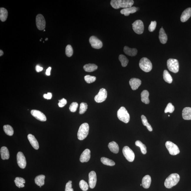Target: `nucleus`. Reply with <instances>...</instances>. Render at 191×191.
<instances>
[{
  "label": "nucleus",
  "mask_w": 191,
  "mask_h": 191,
  "mask_svg": "<svg viewBox=\"0 0 191 191\" xmlns=\"http://www.w3.org/2000/svg\"><path fill=\"white\" fill-rule=\"evenodd\" d=\"M191 16V8H189L184 10L180 17V20L182 22L187 21Z\"/></svg>",
  "instance_id": "obj_19"
},
{
  "label": "nucleus",
  "mask_w": 191,
  "mask_h": 191,
  "mask_svg": "<svg viewBox=\"0 0 191 191\" xmlns=\"http://www.w3.org/2000/svg\"><path fill=\"white\" fill-rule=\"evenodd\" d=\"M83 68L86 72H91L96 70L98 66L95 64L89 63L84 65Z\"/></svg>",
  "instance_id": "obj_27"
},
{
  "label": "nucleus",
  "mask_w": 191,
  "mask_h": 191,
  "mask_svg": "<svg viewBox=\"0 0 191 191\" xmlns=\"http://www.w3.org/2000/svg\"><path fill=\"white\" fill-rule=\"evenodd\" d=\"M180 178V176L177 173H174L170 175L165 180V187L168 189L172 188L178 184Z\"/></svg>",
  "instance_id": "obj_2"
},
{
  "label": "nucleus",
  "mask_w": 191,
  "mask_h": 191,
  "mask_svg": "<svg viewBox=\"0 0 191 191\" xmlns=\"http://www.w3.org/2000/svg\"><path fill=\"white\" fill-rule=\"evenodd\" d=\"M159 39L160 42L163 44L166 43L167 41V36L162 27L159 31Z\"/></svg>",
  "instance_id": "obj_25"
},
{
  "label": "nucleus",
  "mask_w": 191,
  "mask_h": 191,
  "mask_svg": "<svg viewBox=\"0 0 191 191\" xmlns=\"http://www.w3.org/2000/svg\"><path fill=\"white\" fill-rule=\"evenodd\" d=\"M132 25L133 30L136 33L138 34L143 33L144 26L143 22L141 20H136L133 22Z\"/></svg>",
  "instance_id": "obj_9"
},
{
  "label": "nucleus",
  "mask_w": 191,
  "mask_h": 191,
  "mask_svg": "<svg viewBox=\"0 0 191 191\" xmlns=\"http://www.w3.org/2000/svg\"><path fill=\"white\" fill-rule=\"evenodd\" d=\"M31 114L33 117L35 118L38 120L41 121H46V115L41 111L32 110L31 111Z\"/></svg>",
  "instance_id": "obj_15"
},
{
  "label": "nucleus",
  "mask_w": 191,
  "mask_h": 191,
  "mask_svg": "<svg viewBox=\"0 0 191 191\" xmlns=\"http://www.w3.org/2000/svg\"><path fill=\"white\" fill-rule=\"evenodd\" d=\"M73 49L72 46L70 45H67L66 48V54L67 56L71 57L73 54Z\"/></svg>",
  "instance_id": "obj_40"
},
{
  "label": "nucleus",
  "mask_w": 191,
  "mask_h": 191,
  "mask_svg": "<svg viewBox=\"0 0 191 191\" xmlns=\"http://www.w3.org/2000/svg\"><path fill=\"white\" fill-rule=\"evenodd\" d=\"M51 68L49 67L47 69L46 74L47 76H49L50 75V71H51Z\"/></svg>",
  "instance_id": "obj_50"
},
{
  "label": "nucleus",
  "mask_w": 191,
  "mask_h": 191,
  "mask_svg": "<svg viewBox=\"0 0 191 191\" xmlns=\"http://www.w3.org/2000/svg\"><path fill=\"white\" fill-rule=\"evenodd\" d=\"M117 117L120 120L126 124L129 122L130 120V115L126 109L124 107H121L118 111Z\"/></svg>",
  "instance_id": "obj_4"
},
{
  "label": "nucleus",
  "mask_w": 191,
  "mask_h": 191,
  "mask_svg": "<svg viewBox=\"0 0 191 191\" xmlns=\"http://www.w3.org/2000/svg\"><path fill=\"white\" fill-rule=\"evenodd\" d=\"M151 178L149 175H146L142 179V185L145 189H148L150 187L151 183Z\"/></svg>",
  "instance_id": "obj_22"
},
{
  "label": "nucleus",
  "mask_w": 191,
  "mask_h": 191,
  "mask_svg": "<svg viewBox=\"0 0 191 191\" xmlns=\"http://www.w3.org/2000/svg\"><path fill=\"white\" fill-rule=\"evenodd\" d=\"M89 125L87 123H83L80 126L78 132V138L80 140L85 139L88 135L89 132Z\"/></svg>",
  "instance_id": "obj_3"
},
{
  "label": "nucleus",
  "mask_w": 191,
  "mask_h": 191,
  "mask_svg": "<svg viewBox=\"0 0 191 191\" xmlns=\"http://www.w3.org/2000/svg\"><path fill=\"white\" fill-rule=\"evenodd\" d=\"M133 4V0H112L110 1L111 6L115 9L131 7Z\"/></svg>",
  "instance_id": "obj_1"
},
{
  "label": "nucleus",
  "mask_w": 191,
  "mask_h": 191,
  "mask_svg": "<svg viewBox=\"0 0 191 191\" xmlns=\"http://www.w3.org/2000/svg\"><path fill=\"white\" fill-rule=\"evenodd\" d=\"M182 117L185 120H191V108L185 107L182 111Z\"/></svg>",
  "instance_id": "obj_21"
},
{
  "label": "nucleus",
  "mask_w": 191,
  "mask_h": 191,
  "mask_svg": "<svg viewBox=\"0 0 191 191\" xmlns=\"http://www.w3.org/2000/svg\"><path fill=\"white\" fill-rule=\"evenodd\" d=\"M48 38H46V41H48Z\"/></svg>",
  "instance_id": "obj_52"
},
{
  "label": "nucleus",
  "mask_w": 191,
  "mask_h": 191,
  "mask_svg": "<svg viewBox=\"0 0 191 191\" xmlns=\"http://www.w3.org/2000/svg\"><path fill=\"white\" fill-rule=\"evenodd\" d=\"M46 177L44 175H40L36 176L35 179V182L36 185L42 186L44 185V180Z\"/></svg>",
  "instance_id": "obj_30"
},
{
  "label": "nucleus",
  "mask_w": 191,
  "mask_h": 191,
  "mask_svg": "<svg viewBox=\"0 0 191 191\" xmlns=\"http://www.w3.org/2000/svg\"><path fill=\"white\" fill-rule=\"evenodd\" d=\"M167 66L169 70L174 73L178 72L179 65L178 61L175 59L170 58L167 61Z\"/></svg>",
  "instance_id": "obj_6"
},
{
  "label": "nucleus",
  "mask_w": 191,
  "mask_h": 191,
  "mask_svg": "<svg viewBox=\"0 0 191 191\" xmlns=\"http://www.w3.org/2000/svg\"><path fill=\"white\" fill-rule=\"evenodd\" d=\"M91 152L89 149H87L81 154L80 161L81 162H88L90 158Z\"/></svg>",
  "instance_id": "obj_17"
},
{
  "label": "nucleus",
  "mask_w": 191,
  "mask_h": 191,
  "mask_svg": "<svg viewBox=\"0 0 191 191\" xmlns=\"http://www.w3.org/2000/svg\"><path fill=\"white\" fill-rule=\"evenodd\" d=\"M163 78H164V81L169 84H171L172 82V78L167 71L165 70L164 71Z\"/></svg>",
  "instance_id": "obj_32"
},
{
  "label": "nucleus",
  "mask_w": 191,
  "mask_h": 191,
  "mask_svg": "<svg viewBox=\"0 0 191 191\" xmlns=\"http://www.w3.org/2000/svg\"><path fill=\"white\" fill-rule=\"evenodd\" d=\"M67 103V100L63 98L62 99L59 100L58 105L60 107H63L66 105Z\"/></svg>",
  "instance_id": "obj_45"
},
{
  "label": "nucleus",
  "mask_w": 191,
  "mask_h": 191,
  "mask_svg": "<svg viewBox=\"0 0 191 191\" xmlns=\"http://www.w3.org/2000/svg\"><path fill=\"white\" fill-rule=\"evenodd\" d=\"M3 130L7 135L9 136H12L14 134V130L13 128L10 125H5L3 126Z\"/></svg>",
  "instance_id": "obj_31"
},
{
  "label": "nucleus",
  "mask_w": 191,
  "mask_h": 191,
  "mask_svg": "<svg viewBox=\"0 0 191 191\" xmlns=\"http://www.w3.org/2000/svg\"><path fill=\"white\" fill-rule=\"evenodd\" d=\"M168 117H170V115H168Z\"/></svg>",
  "instance_id": "obj_54"
},
{
  "label": "nucleus",
  "mask_w": 191,
  "mask_h": 191,
  "mask_svg": "<svg viewBox=\"0 0 191 191\" xmlns=\"http://www.w3.org/2000/svg\"><path fill=\"white\" fill-rule=\"evenodd\" d=\"M65 191H74L72 188V181L69 180L66 185Z\"/></svg>",
  "instance_id": "obj_44"
},
{
  "label": "nucleus",
  "mask_w": 191,
  "mask_h": 191,
  "mask_svg": "<svg viewBox=\"0 0 191 191\" xmlns=\"http://www.w3.org/2000/svg\"><path fill=\"white\" fill-rule=\"evenodd\" d=\"M15 180H17L19 182H22V183L25 184V180L24 179L21 177H17L15 179Z\"/></svg>",
  "instance_id": "obj_48"
},
{
  "label": "nucleus",
  "mask_w": 191,
  "mask_h": 191,
  "mask_svg": "<svg viewBox=\"0 0 191 191\" xmlns=\"http://www.w3.org/2000/svg\"><path fill=\"white\" fill-rule=\"evenodd\" d=\"M107 93L105 88H102L95 97V100L97 103H102L105 101L107 98Z\"/></svg>",
  "instance_id": "obj_11"
},
{
  "label": "nucleus",
  "mask_w": 191,
  "mask_h": 191,
  "mask_svg": "<svg viewBox=\"0 0 191 191\" xmlns=\"http://www.w3.org/2000/svg\"><path fill=\"white\" fill-rule=\"evenodd\" d=\"M100 160L103 164L107 166H114L115 164L113 161L105 157H102L100 159Z\"/></svg>",
  "instance_id": "obj_34"
},
{
  "label": "nucleus",
  "mask_w": 191,
  "mask_h": 191,
  "mask_svg": "<svg viewBox=\"0 0 191 191\" xmlns=\"http://www.w3.org/2000/svg\"><path fill=\"white\" fill-rule=\"evenodd\" d=\"M8 16V12L6 9L4 8H0V19L2 22L6 20Z\"/></svg>",
  "instance_id": "obj_29"
},
{
  "label": "nucleus",
  "mask_w": 191,
  "mask_h": 191,
  "mask_svg": "<svg viewBox=\"0 0 191 191\" xmlns=\"http://www.w3.org/2000/svg\"><path fill=\"white\" fill-rule=\"evenodd\" d=\"M139 8L133 6L131 7L123 9L120 11L122 14H124L125 16H128L130 14H133L138 11Z\"/></svg>",
  "instance_id": "obj_18"
},
{
  "label": "nucleus",
  "mask_w": 191,
  "mask_h": 191,
  "mask_svg": "<svg viewBox=\"0 0 191 191\" xmlns=\"http://www.w3.org/2000/svg\"><path fill=\"white\" fill-rule=\"evenodd\" d=\"M14 182L16 185L17 187H19V188L23 187H25L24 184L22 183V182L17 181V180H14Z\"/></svg>",
  "instance_id": "obj_46"
},
{
  "label": "nucleus",
  "mask_w": 191,
  "mask_h": 191,
  "mask_svg": "<svg viewBox=\"0 0 191 191\" xmlns=\"http://www.w3.org/2000/svg\"><path fill=\"white\" fill-rule=\"evenodd\" d=\"M36 27L39 30H44L46 27V21L44 17L42 15L39 14L36 16Z\"/></svg>",
  "instance_id": "obj_10"
},
{
  "label": "nucleus",
  "mask_w": 191,
  "mask_h": 191,
  "mask_svg": "<svg viewBox=\"0 0 191 191\" xmlns=\"http://www.w3.org/2000/svg\"><path fill=\"white\" fill-rule=\"evenodd\" d=\"M89 42L92 47L95 49H100L103 46L102 41L94 36H91L90 38Z\"/></svg>",
  "instance_id": "obj_12"
},
{
  "label": "nucleus",
  "mask_w": 191,
  "mask_h": 191,
  "mask_svg": "<svg viewBox=\"0 0 191 191\" xmlns=\"http://www.w3.org/2000/svg\"><path fill=\"white\" fill-rule=\"evenodd\" d=\"M142 123L144 126L147 127V129L149 131H153V128L149 124L148 121L146 117L144 115H142L141 117Z\"/></svg>",
  "instance_id": "obj_35"
},
{
  "label": "nucleus",
  "mask_w": 191,
  "mask_h": 191,
  "mask_svg": "<svg viewBox=\"0 0 191 191\" xmlns=\"http://www.w3.org/2000/svg\"><path fill=\"white\" fill-rule=\"evenodd\" d=\"M41 186H40V187H41Z\"/></svg>",
  "instance_id": "obj_56"
},
{
  "label": "nucleus",
  "mask_w": 191,
  "mask_h": 191,
  "mask_svg": "<svg viewBox=\"0 0 191 191\" xmlns=\"http://www.w3.org/2000/svg\"><path fill=\"white\" fill-rule=\"evenodd\" d=\"M142 81L136 78H133L130 80L129 84L132 90H135L138 89L141 85Z\"/></svg>",
  "instance_id": "obj_16"
},
{
  "label": "nucleus",
  "mask_w": 191,
  "mask_h": 191,
  "mask_svg": "<svg viewBox=\"0 0 191 191\" xmlns=\"http://www.w3.org/2000/svg\"><path fill=\"white\" fill-rule=\"evenodd\" d=\"M17 164L21 168L24 169L26 167V161L23 153L20 152L17 153Z\"/></svg>",
  "instance_id": "obj_13"
},
{
  "label": "nucleus",
  "mask_w": 191,
  "mask_h": 191,
  "mask_svg": "<svg viewBox=\"0 0 191 191\" xmlns=\"http://www.w3.org/2000/svg\"><path fill=\"white\" fill-rule=\"evenodd\" d=\"M28 139L31 145L34 149L38 150L39 148V143L33 135L29 134L27 136Z\"/></svg>",
  "instance_id": "obj_20"
},
{
  "label": "nucleus",
  "mask_w": 191,
  "mask_h": 191,
  "mask_svg": "<svg viewBox=\"0 0 191 191\" xmlns=\"http://www.w3.org/2000/svg\"><path fill=\"white\" fill-rule=\"evenodd\" d=\"M140 68L145 72H150L152 69V65L151 61L146 57H143L139 62Z\"/></svg>",
  "instance_id": "obj_5"
},
{
  "label": "nucleus",
  "mask_w": 191,
  "mask_h": 191,
  "mask_svg": "<svg viewBox=\"0 0 191 191\" xmlns=\"http://www.w3.org/2000/svg\"><path fill=\"white\" fill-rule=\"evenodd\" d=\"M108 147L111 152L115 154H117L119 152V147L118 144L114 141L110 142Z\"/></svg>",
  "instance_id": "obj_24"
},
{
  "label": "nucleus",
  "mask_w": 191,
  "mask_h": 191,
  "mask_svg": "<svg viewBox=\"0 0 191 191\" xmlns=\"http://www.w3.org/2000/svg\"><path fill=\"white\" fill-rule=\"evenodd\" d=\"M135 145L139 147L141 150L142 153L143 154H145L147 153V147L145 145H144L140 140H137L135 142Z\"/></svg>",
  "instance_id": "obj_33"
},
{
  "label": "nucleus",
  "mask_w": 191,
  "mask_h": 191,
  "mask_svg": "<svg viewBox=\"0 0 191 191\" xmlns=\"http://www.w3.org/2000/svg\"><path fill=\"white\" fill-rule=\"evenodd\" d=\"M36 71L37 72H41V71H42L43 70V68L40 66L39 65H37L36 66Z\"/></svg>",
  "instance_id": "obj_49"
},
{
  "label": "nucleus",
  "mask_w": 191,
  "mask_h": 191,
  "mask_svg": "<svg viewBox=\"0 0 191 191\" xmlns=\"http://www.w3.org/2000/svg\"><path fill=\"white\" fill-rule=\"evenodd\" d=\"M46 31V30H44V31Z\"/></svg>",
  "instance_id": "obj_55"
},
{
  "label": "nucleus",
  "mask_w": 191,
  "mask_h": 191,
  "mask_svg": "<svg viewBox=\"0 0 191 191\" xmlns=\"http://www.w3.org/2000/svg\"><path fill=\"white\" fill-rule=\"evenodd\" d=\"M123 153L127 160L133 162L135 158V154L133 151L128 146H125L123 149Z\"/></svg>",
  "instance_id": "obj_8"
},
{
  "label": "nucleus",
  "mask_w": 191,
  "mask_h": 191,
  "mask_svg": "<svg viewBox=\"0 0 191 191\" xmlns=\"http://www.w3.org/2000/svg\"><path fill=\"white\" fill-rule=\"evenodd\" d=\"M79 185L81 190L84 191L88 190L89 187L88 184L83 180H81L80 181Z\"/></svg>",
  "instance_id": "obj_37"
},
{
  "label": "nucleus",
  "mask_w": 191,
  "mask_h": 191,
  "mask_svg": "<svg viewBox=\"0 0 191 191\" xmlns=\"http://www.w3.org/2000/svg\"><path fill=\"white\" fill-rule=\"evenodd\" d=\"M140 185L142 186V184H141V185Z\"/></svg>",
  "instance_id": "obj_53"
},
{
  "label": "nucleus",
  "mask_w": 191,
  "mask_h": 191,
  "mask_svg": "<svg viewBox=\"0 0 191 191\" xmlns=\"http://www.w3.org/2000/svg\"><path fill=\"white\" fill-rule=\"evenodd\" d=\"M78 107V104L77 102H73L72 103H71L70 107H69V110L71 112H76L77 110Z\"/></svg>",
  "instance_id": "obj_42"
},
{
  "label": "nucleus",
  "mask_w": 191,
  "mask_h": 191,
  "mask_svg": "<svg viewBox=\"0 0 191 191\" xmlns=\"http://www.w3.org/2000/svg\"><path fill=\"white\" fill-rule=\"evenodd\" d=\"M175 110V107L171 103H168L165 110V113H172Z\"/></svg>",
  "instance_id": "obj_41"
},
{
  "label": "nucleus",
  "mask_w": 191,
  "mask_h": 191,
  "mask_svg": "<svg viewBox=\"0 0 191 191\" xmlns=\"http://www.w3.org/2000/svg\"><path fill=\"white\" fill-rule=\"evenodd\" d=\"M3 54H4V52L2 50H0V56H2Z\"/></svg>",
  "instance_id": "obj_51"
},
{
  "label": "nucleus",
  "mask_w": 191,
  "mask_h": 191,
  "mask_svg": "<svg viewBox=\"0 0 191 191\" xmlns=\"http://www.w3.org/2000/svg\"><path fill=\"white\" fill-rule=\"evenodd\" d=\"M124 51L127 55L131 56H135L138 53V50L135 48H130L127 46H125Z\"/></svg>",
  "instance_id": "obj_23"
},
{
  "label": "nucleus",
  "mask_w": 191,
  "mask_h": 191,
  "mask_svg": "<svg viewBox=\"0 0 191 191\" xmlns=\"http://www.w3.org/2000/svg\"><path fill=\"white\" fill-rule=\"evenodd\" d=\"M1 154L3 160H8L9 158L10 154L8 149L6 147H3L1 149Z\"/></svg>",
  "instance_id": "obj_26"
},
{
  "label": "nucleus",
  "mask_w": 191,
  "mask_h": 191,
  "mask_svg": "<svg viewBox=\"0 0 191 191\" xmlns=\"http://www.w3.org/2000/svg\"><path fill=\"white\" fill-rule=\"evenodd\" d=\"M88 106L87 104L86 103L84 102L81 103L80 106L79 114H82L84 113L88 109Z\"/></svg>",
  "instance_id": "obj_39"
},
{
  "label": "nucleus",
  "mask_w": 191,
  "mask_h": 191,
  "mask_svg": "<svg viewBox=\"0 0 191 191\" xmlns=\"http://www.w3.org/2000/svg\"><path fill=\"white\" fill-rule=\"evenodd\" d=\"M119 59L123 67H125L127 66L128 62V60L125 56L123 55H120Z\"/></svg>",
  "instance_id": "obj_36"
},
{
  "label": "nucleus",
  "mask_w": 191,
  "mask_h": 191,
  "mask_svg": "<svg viewBox=\"0 0 191 191\" xmlns=\"http://www.w3.org/2000/svg\"><path fill=\"white\" fill-rule=\"evenodd\" d=\"M96 77L94 76L90 75H86L84 76V79L86 82L88 84H91L96 80Z\"/></svg>",
  "instance_id": "obj_38"
},
{
  "label": "nucleus",
  "mask_w": 191,
  "mask_h": 191,
  "mask_svg": "<svg viewBox=\"0 0 191 191\" xmlns=\"http://www.w3.org/2000/svg\"><path fill=\"white\" fill-rule=\"evenodd\" d=\"M89 180L88 183L90 188H94L97 182V176L96 173L94 171L90 172L88 175Z\"/></svg>",
  "instance_id": "obj_14"
},
{
  "label": "nucleus",
  "mask_w": 191,
  "mask_h": 191,
  "mask_svg": "<svg viewBox=\"0 0 191 191\" xmlns=\"http://www.w3.org/2000/svg\"><path fill=\"white\" fill-rule=\"evenodd\" d=\"M156 26H157V22L156 21H151L150 25L149 26V31L150 32H153L155 30Z\"/></svg>",
  "instance_id": "obj_43"
},
{
  "label": "nucleus",
  "mask_w": 191,
  "mask_h": 191,
  "mask_svg": "<svg viewBox=\"0 0 191 191\" xmlns=\"http://www.w3.org/2000/svg\"><path fill=\"white\" fill-rule=\"evenodd\" d=\"M149 93L147 90H144L141 93V101L145 104H148L150 102L149 99Z\"/></svg>",
  "instance_id": "obj_28"
},
{
  "label": "nucleus",
  "mask_w": 191,
  "mask_h": 191,
  "mask_svg": "<svg viewBox=\"0 0 191 191\" xmlns=\"http://www.w3.org/2000/svg\"><path fill=\"white\" fill-rule=\"evenodd\" d=\"M43 97L45 98L47 100H50L52 98V94L51 93H48L47 94H45L43 95Z\"/></svg>",
  "instance_id": "obj_47"
},
{
  "label": "nucleus",
  "mask_w": 191,
  "mask_h": 191,
  "mask_svg": "<svg viewBox=\"0 0 191 191\" xmlns=\"http://www.w3.org/2000/svg\"><path fill=\"white\" fill-rule=\"evenodd\" d=\"M165 146L170 154L172 155H176L179 154L180 150L177 145L171 141L166 142Z\"/></svg>",
  "instance_id": "obj_7"
}]
</instances>
